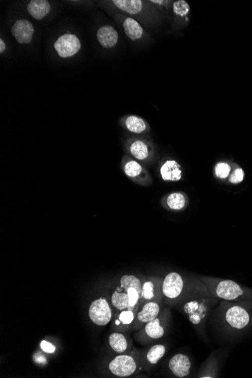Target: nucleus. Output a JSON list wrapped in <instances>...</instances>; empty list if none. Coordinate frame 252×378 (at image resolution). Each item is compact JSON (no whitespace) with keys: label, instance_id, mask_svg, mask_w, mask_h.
Returning <instances> with one entry per match:
<instances>
[{"label":"nucleus","instance_id":"nucleus-11","mask_svg":"<svg viewBox=\"0 0 252 378\" xmlns=\"http://www.w3.org/2000/svg\"><path fill=\"white\" fill-rule=\"evenodd\" d=\"M54 46L60 57L67 58L75 56L80 51L81 43L77 35L67 33L61 35Z\"/></svg>","mask_w":252,"mask_h":378},{"label":"nucleus","instance_id":"nucleus-28","mask_svg":"<svg viewBox=\"0 0 252 378\" xmlns=\"http://www.w3.org/2000/svg\"><path fill=\"white\" fill-rule=\"evenodd\" d=\"M244 177H245V173H244L243 169L237 168L229 175V182L233 184H240L244 180Z\"/></svg>","mask_w":252,"mask_h":378},{"label":"nucleus","instance_id":"nucleus-20","mask_svg":"<svg viewBox=\"0 0 252 378\" xmlns=\"http://www.w3.org/2000/svg\"><path fill=\"white\" fill-rule=\"evenodd\" d=\"M97 38L101 46L111 48L116 46L119 35L114 27L106 25L100 27L97 33Z\"/></svg>","mask_w":252,"mask_h":378},{"label":"nucleus","instance_id":"nucleus-4","mask_svg":"<svg viewBox=\"0 0 252 378\" xmlns=\"http://www.w3.org/2000/svg\"><path fill=\"white\" fill-rule=\"evenodd\" d=\"M140 350L133 349L129 353L118 354L108 365V369L113 375L128 377L138 373L143 368L140 363Z\"/></svg>","mask_w":252,"mask_h":378},{"label":"nucleus","instance_id":"nucleus-29","mask_svg":"<svg viewBox=\"0 0 252 378\" xmlns=\"http://www.w3.org/2000/svg\"><path fill=\"white\" fill-rule=\"evenodd\" d=\"M40 347H41L42 350L43 352L50 353V354L51 353H54L56 350V347L52 344L47 341L46 340H42L41 343H40Z\"/></svg>","mask_w":252,"mask_h":378},{"label":"nucleus","instance_id":"nucleus-6","mask_svg":"<svg viewBox=\"0 0 252 378\" xmlns=\"http://www.w3.org/2000/svg\"><path fill=\"white\" fill-rule=\"evenodd\" d=\"M188 285V279H184L178 273L172 272L163 278V294L164 303L175 307L184 296Z\"/></svg>","mask_w":252,"mask_h":378},{"label":"nucleus","instance_id":"nucleus-27","mask_svg":"<svg viewBox=\"0 0 252 378\" xmlns=\"http://www.w3.org/2000/svg\"><path fill=\"white\" fill-rule=\"evenodd\" d=\"M190 10V6L184 0H178V1L174 2L173 4V12L181 17L187 15Z\"/></svg>","mask_w":252,"mask_h":378},{"label":"nucleus","instance_id":"nucleus-9","mask_svg":"<svg viewBox=\"0 0 252 378\" xmlns=\"http://www.w3.org/2000/svg\"><path fill=\"white\" fill-rule=\"evenodd\" d=\"M122 169L126 176L132 182L143 187H149L153 184V179L148 171L138 163L132 159H125Z\"/></svg>","mask_w":252,"mask_h":378},{"label":"nucleus","instance_id":"nucleus-5","mask_svg":"<svg viewBox=\"0 0 252 378\" xmlns=\"http://www.w3.org/2000/svg\"><path fill=\"white\" fill-rule=\"evenodd\" d=\"M170 318V310L169 308H164L156 319L147 323L138 331L135 334V339L143 345L161 339L166 334Z\"/></svg>","mask_w":252,"mask_h":378},{"label":"nucleus","instance_id":"nucleus-21","mask_svg":"<svg viewBox=\"0 0 252 378\" xmlns=\"http://www.w3.org/2000/svg\"><path fill=\"white\" fill-rule=\"evenodd\" d=\"M51 6L46 0H32L27 6L29 14L37 20H41L49 13Z\"/></svg>","mask_w":252,"mask_h":378},{"label":"nucleus","instance_id":"nucleus-15","mask_svg":"<svg viewBox=\"0 0 252 378\" xmlns=\"http://www.w3.org/2000/svg\"><path fill=\"white\" fill-rule=\"evenodd\" d=\"M139 308L135 309H126L116 312V319L113 327L115 332H128L132 331V326L138 313Z\"/></svg>","mask_w":252,"mask_h":378},{"label":"nucleus","instance_id":"nucleus-17","mask_svg":"<svg viewBox=\"0 0 252 378\" xmlns=\"http://www.w3.org/2000/svg\"><path fill=\"white\" fill-rule=\"evenodd\" d=\"M12 33L17 43L28 44L34 34V27L29 21L19 20L13 25Z\"/></svg>","mask_w":252,"mask_h":378},{"label":"nucleus","instance_id":"nucleus-31","mask_svg":"<svg viewBox=\"0 0 252 378\" xmlns=\"http://www.w3.org/2000/svg\"><path fill=\"white\" fill-rule=\"evenodd\" d=\"M151 3H156V4H163V3H164V1H151Z\"/></svg>","mask_w":252,"mask_h":378},{"label":"nucleus","instance_id":"nucleus-3","mask_svg":"<svg viewBox=\"0 0 252 378\" xmlns=\"http://www.w3.org/2000/svg\"><path fill=\"white\" fill-rule=\"evenodd\" d=\"M224 322L233 330H243L251 324V309L234 302L222 300L220 303Z\"/></svg>","mask_w":252,"mask_h":378},{"label":"nucleus","instance_id":"nucleus-18","mask_svg":"<svg viewBox=\"0 0 252 378\" xmlns=\"http://www.w3.org/2000/svg\"><path fill=\"white\" fill-rule=\"evenodd\" d=\"M109 345L117 354H123L132 351V341L126 332H114L109 336Z\"/></svg>","mask_w":252,"mask_h":378},{"label":"nucleus","instance_id":"nucleus-23","mask_svg":"<svg viewBox=\"0 0 252 378\" xmlns=\"http://www.w3.org/2000/svg\"><path fill=\"white\" fill-rule=\"evenodd\" d=\"M123 28L125 34L132 40H138L143 35V30L141 26L132 17H127L124 21Z\"/></svg>","mask_w":252,"mask_h":378},{"label":"nucleus","instance_id":"nucleus-22","mask_svg":"<svg viewBox=\"0 0 252 378\" xmlns=\"http://www.w3.org/2000/svg\"><path fill=\"white\" fill-rule=\"evenodd\" d=\"M150 146L143 140H135L129 146L131 154L139 161L148 159L150 157Z\"/></svg>","mask_w":252,"mask_h":378},{"label":"nucleus","instance_id":"nucleus-2","mask_svg":"<svg viewBox=\"0 0 252 378\" xmlns=\"http://www.w3.org/2000/svg\"><path fill=\"white\" fill-rule=\"evenodd\" d=\"M199 279L208 287L210 293L218 300L240 303L252 310V289L241 285L230 279L200 276Z\"/></svg>","mask_w":252,"mask_h":378},{"label":"nucleus","instance_id":"nucleus-26","mask_svg":"<svg viewBox=\"0 0 252 378\" xmlns=\"http://www.w3.org/2000/svg\"><path fill=\"white\" fill-rule=\"evenodd\" d=\"M214 175L218 178L224 180L229 177V174L231 172L230 166L227 163L221 161L218 163L214 166Z\"/></svg>","mask_w":252,"mask_h":378},{"label":"nucleus","instance_id":"nucleus-8","mask_svg":"<svg viewBox=\"0 0 252 378\" xmlns=\"http://www.w3.org/2000/svg\"><path fill=\"white\" fill-rule=\"evenodd\" d=\"M88 316L94 324L105 326L112 320L113 311L107 300L100 298L94 300L88 308Z\"/></svg>","mask_w":252,"mask_h":378},{"label":"nucleus","instance_id":"nucleus-7","mask_svg":"<svg viewBox=\"0 0 252 378\" xmlns=\"http://www.w3.org/2000/svg\"><path fill=\"white\" fill-rule=\"evenodd\" d=\"M163 279L158 276H146L141 279V296L140 305L154 301L164 303L163 294Z\"/></svg>","mask_w":252,"mask_h":378},{"label":"nucleus","instance_id":"nucleus-25","mask_svg":"<svg viewBox=\"0 0 252 378\" xmlns=\"http://www.w3.org/2000/svg\"><path fill=\"white\" fill-rule=\"evenodd\" d=\"M126 129L135 134H141L148 129L147 122L137 116H129L125 119Z\"/></svg>","mask_w":252,"mask_h":378},{"label":"nucleus","instance_id":"nucleus-13","mask_svg":"<svg viewBox=\"0 0 252 378\" xmlns=\"http://www.w3.org/2000/svg\"><path fill=\"white\" fill-rule=\"evenodd\" d=\"M161 205L165 209L171 211H183L190 203L188 195L184 192H173L161 199Z\"/></svg>","mask_w":252,"mask_h":378},{"label":"nucleus","instance_id":"nucleus-14","mask_svg":"<svg viewBox=\"0 0 252 378\" xmlns=\"http://www.w3.org/2000/svg\"><path fill=\"white\" fill-rule=\"evenodd\" d=\"M168 366L173 375L176 377H188L191 371V360L188 355L184 353H177L170 358Z\"/></svg>","mask_w":252,"mask_h":378},{"label":"nucleus","instance_id":"nucleus-24","mask_svg":"<svg viewBox=\"0 0 252 378\" xmlns=\"http://www.w3.org/2000/svg\"><path fill=\"white\" fill-rule=\"evenodd\" d=\"M113 3L116 7L130 14H138L143 8L140 0H114Z\"/></svg>","mask_w":252,"mask_h":378},{"label":"nucleus","instance_id":"nucleus-19","mask_svg":"<svg viewBox=\"0 0 252 378\" xmlns=\"http://www.w3.org/2000/svg\"><path fill=\"white\" fill-rule=\"evenodd\" d=\"M161 179L166 182H177L182 180L183 171L182 166L174 159H168L159 169Z\"/></svg>","mask_w":252,"mask_h":378},{"label":"nucleus","instance_id":"nucleus-16","mask_svg":"<svg viewBox=\"0 0 252 378\" xmlns=\"http://www.w3.org/2000/svg\"><path fill=\"white\" fill-rule=\"evenodd\" d=\"M166 353V346L163 344H155L148 350L140 353V363L143 369L149 370L156 366Z\"/></svg>","mask_w":252,"mask_h":378},{"label":"nucleus","instance_id":"nucleus-10","mask_svg":"<svg viewBox=\"0 0 252 378\" xmlns=\"http://www.w3.org/2000/svg\"><path fill=\"white\" fill-rule=\"evenodd\" d=\"M163 303L154 301L147 302L140 305L132 326V331L140 330L147 323L156 319L163 310Z\"/></svg>","mask_w":252,"mask_h":378},{"label":"nucleus","instance_id":"nucleus-1","mask_svg":"<svg viewBox=\"0 0 252 378\" xmlns=\"http://www.w3.org/2000/svg\"><path fill=\"white\" fill-rule=\"evenodd\" d=\"M218 301L219 300L213 296L206 285L197 278L188 279L187 290L175 307L195 329L203 330L210 313Z\"/></svg>","mask_w":252,"mask_h":378},{"label":"nucleus","instance_id":"nucleus-12","mask_svg":"<svg viewBox=\"0 0 252 378\" xmlns=\"http://www.w3.org/2000/svg\"><path fill=\"white\" fill-rule=\"evenodd\" d=\"M129 282L126 275L119 279V285L111 295V304L116 312L129 309Z\"/></svg>","mask_w":252,"mask_h":378},{"label":"nucleus","instance_id":"nucleus-30","mask_svg":"<svg viewBox=\"0 0 252 378\" xmlns=\"http://www.w3.org/2000/svg\"><path fill=\"white\" fill-rule=\"evenodd\" d=\"M5 48H6V45L3 39H0V53H3L5 51Z\"/></svg>","mask_w":252,"mask_h":378}]
</instances>
